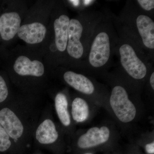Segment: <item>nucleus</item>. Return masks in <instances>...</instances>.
<instances>
[{
	"mask_svg": "<svg viewBox=\"0 0 154 154\" xmlns=\"http://www.w3.org/2000/svg\"><path fill=\"white\" fill-rule=\"evenodd\" d=\"M69 22V16L63 14L56 19L54 23L56 47L61 53L66 51Z\"/></svg>",
	"mask_w": 154,
	"mask_h": 154,
	"instance_id": "9b49d317",
	"label": "nucleus"
},
{
	"mask_svg": "<svg viewBox=\"0 0 154 154\" xmlns=\"http://www.w3.org/2000/svg\"><path fill=\"white\" fill-rule=\"evenodd\" d=\"M110 106L117 118L122 122L132 121L136 115V109L130 100L124 87L116 85L112 89L110 98Z\"/></svg>",
	"mask_w": 154,
	"mask_h": 154,
	"instance_id": "39448f33",
	"label": "nucleus"
},
{
	"mask_svg": "<svg viewBox=\"0 0 154 154\" xmlns=\"http://www.w3.org/2000/svg\"><path fill=\"white\" fill-rule=\"evenodd\" d=\"M0 124L16 142L24 132L22 122L14 111L8 107L0 110Z\"/></svg>",
	"mask_w": 154,
	"mask_h": 154,
	"instance_id": "423d86ee",
	"label": "nucleus"
},
{
	"mask_svg": "<svg viewBox=\"0 0 154 154\" xmlns=\"http://www.w3.org/2000/svg\"><path fill=\"white\" fill-rule=\"evenodd\" d=\"M149 82L150 85L152 90H154V71L152 72L151 74L150 77Z\"/></svg>",
	"mask_w": 154,
	"mask_h": 154,
	"instance_id": "aec40b11",
	"label": "nucleus"
},
{
	"mask_svg": "<svg viewBox=\"0 0 154 154\" xmlns=\"http://www.w3.org/2000/svg\"><path fill=\"white\" fill-rule=\"evenodd\" d=\"M47 29L39 22H34L21 26L18 30V36L26 43L30 44L40 43L45 38Z\"/></svg>",
	"mask_w": 154,
	"mask_h": 154,
	"instance_id": "9d476101",
	"label": "nucleus"
},
{
	"mask_svg": "<svg viewBox=\"0 0 154 154\" xmlns=\"http://www.w3.org/2000/svg\"><path fill=\"white\" fill-rule=\"evenodd\" d=\"M8 86L4 77L0 75V104L6 101L8 96Z\"/></svg>",
	"mask_w": 154,
	"mask_h": 154,
	"instance_id": "a211bd4d",
	"label": "nucleus"
},
{
	"mask_svg": "<svg viewBox=\"0 0 154 154\" xmlns=\"http://www.w3.org/2000/svg\"></svg>",
	"mask_w": 154,
	"mask_h": 154,
	"instance_id": "5701e85b",
	"label": "nucleus"
},
{
	"mask_svg": "<svg viewBox=\"0 0 154 154\" xmlns=\"http://www.w3.org/2000/svg\"><path fill=\"white\" fill-rule=\"evenodd\" d=\"M14 71L21 76L41 77L45 72V67L41 62L31 61L25 56L17 57L13 66Z\"/></svg>",
	"mask_w": 154,
	"mask_h": 154,
	"instance_id": "1a4fd4ad",
	"label": "nucleus"
},
{
	"mask_svg": "<svg viewBox=\"0 0 154 154\" xmlns=\"http://www.w3.org/2000/svg\"><path fill=\"white\" fill-rule=\"evenodd\" d=\"M68 105V103L65 95L63 93H58L55 98L56 110L61 122L65 126H69L71 123Z\"/></svg>",
	"mask_w": 154,
	"mask_h": 154,
	"instance_id": "4468645a",
	"label": "nucleus"
},
{
	"mask_svg": "<svg viewBox=\"0 0 154 154\" xmlns=\"http://www.w3.org/2000/svg\"><path fill=\"white\" fill-rule=\"evenodd\" d=\"M118 38L111 19L104 15L94 29L83 67L96 71L109 67Z\"/></svg>",
	"mask_w": 154,
	"mask_h": 154,
	"instance_id": "f257e3e1",
	"label": "nucleus"
},
{
	"mask_svg": "<svg viewBox=\"0 0 154 154\" xmlns=\"http://www.w3.org/2000/svg\"><path fill=\"white\" fill-rule=\"evenodd\" d=\"M63 77L68 85L83 94L92 95L95 92L94 83L84 75L67 71L64 73Z\"/></svg>",
	"mask_w": 154,
	"mask_h": 154,
	"instance_id": "f8f14e48",
	"label": "nucleus"
},
{
	"mask_svg": "<svg viewBox=\"0 0 154 154\" xmlns=\"http://www.w3.org/2000/svg\"><path fill=\"white\" fill-rule=\"evenodd\" d=\"M91 154V153H86V154Z\"/></svg>",
	"mask_w": 154,
	"mask_h": 154,
	"instance_id": "4be33fe9",
	"label": "nucleus"
},
{
	"mask_svg": "<svg viewBox=\"0 0 154 154\" xmlns=\"http://www.w3.org/2000/svg\"><path fill=\"white\" fill-rule=\"evenodd\" d=\"M120 20L123 24L121 32L132 39L152 59L154 50V22L151 17L142 11L136 4L129 2L123 10Z\"/></svg>",
	"mask_w": 154,
	"mask_h": 154,
	"instance_id": "f03ea898",
	"label": "nucleus"
},
{
	"mask_svg": "<svg viewBox=\"0 0 154 154\" xmlns=\"http://www.w3.org/2000/svg\"><path fill=\"white\" fill-rule=\"evenodd\" d=\"M72 114L74 120L77 122L85 121L89 114V106L86 101L82 98H76L72 103Z\"/></svg>",
	"mask_w": 154,
	"mask_h": 154,
	"instance_id": "2eb2a0df",
	"label": "nucleus"
},
{
	"mask_svg": "<svg viewBox=\"0 0 154 154\" xmlns=\"http://www.w3.org/2000/svg\"><path fill=\"white\" fill-rule=\"evenodd\" d=\"M146 150L148 154H152L154 153V143L147 144L146 145Z\"/></svg>",
	"mask_w": 154,
	"mask_h": 154,
	"instance_id": "6ab92c4d",
	"label": "nucleus"
},
{
	"mask_svg": "<svg viewBox=\"0 0 154 154\" xmlns=\"http://www.w3.org/2000/svg\"><path fill=\"white\" fill-rule=\"evenodd\" d=\"M70 2H71L72 3L73 5H74L77 6L79 5V4L80 1H70Z\"/></svg>",
	"mask_w": 154,
	"mask_h": 154,
	"instance_id": "412c9836",
	"label": "nucleus"
},
{
	"mask_svg": "<svg viewBox=\"0 0 154 154\" xmlns=\"http://www.w3.org/2000/svg\"><path fill=\"white\" fill-rule=\"evenodd\" d=\"M135 2L140 10L146 14L150 15L149 13H153L154 0H137Z\"/></svg>",
	"mask_w": 154,
	"mask_h": 154,
	"instance_id": "f3484780",
	"label": "nucleus"
},
{
	"mask_svg": "<svg viewBox=\"0 0 154 154\" xmlns=\"http://www.w3.org/2000/svg\"><path fill=\"white\" fill-rule=\"evenodd\" d=\"M11 145L10 137L0 124V152L8 150Z\"/></svg>",
	"mask_w": 154,
	"mask_h": 154,
	"instance_id": "dca6fc26",
	"label": "nucleus"
},
{
	"mask_svg": "<svg viewBox=\"0 0 154 154\" xmlns=\"http://www.w3.org/2000/svg\"><path fill=\"white\" fill-rule=\"evenodd\" d=\"M58 133L52 120L46 119L37 128L36 138L38 142L43 144H49L55 142L58 137Z\"/></svg>",
	"mask_w": 154,
	"mask_h": 154,
	"instance_id": "ddd939ff",
	"label": "nucleus"
},
{
	"mask_svg": "<svg viewBox=\"0 0 154 154\" xmlns=\"http://www.w3.org/2000/svg\"><path fill=\"white\" fill-rule=\"evenodd\" d=\"M110 134V130L107 127L91 128L79 138L78 145L82 149L96 146L106 142L109 139Z\"/></svg>",
	"mask_w": 154,
	"mask_h": 154,
	"instance_id": "6e6552de",
	"label": "nucleus"
},
{
	"mask_svg": "<svg viewBox=\"0 0 154 154\" xmlns=\"http://www.w3.org/2000/svg\"><path fill=\"white\" fill-rule=\"evenodd\" d=\"M114 54L118 57L119 67L134 79H143L152 67L148 56L132 39L121 31Z\"/></svg>",
	"mask_w": 154,
	"mask_h": 154,
	"instance_id": "20e7f679",
	"label": "nucleus"
},
{
	"mask_svg": "<svg viewBox=\"0 0 154 154\" xmlns=\"http://www.w3.org/2000/svg\"><path fill=\"white\" fill-rule=\"evenodd\" d=\"M104 15L87 11L79 18L70 19L66 52L74 60H85L95 27Z\"/></svg>",
	"mask_w": 154,
	"mask_h": 154,
	"instance_id": "7ed1b4c3",
	"label": "nucleus"
},
{
	"mask_svg": "<svg viewBox=\"0 0 154 154\" xmlns=\"http://www.w3.org/2000/svg\"><path fill=\"white\" fill-rule=\"evenodd\" d=\"M21 19L15 12H4L0 15V38L3 41H10L17 34L21 27Z\"/></svg>",
	"mask_w": 154,
	"mask_h": 154,
	"instance_id": "0eeeda50",
	"label": "nucleus"
}]
</instances>
